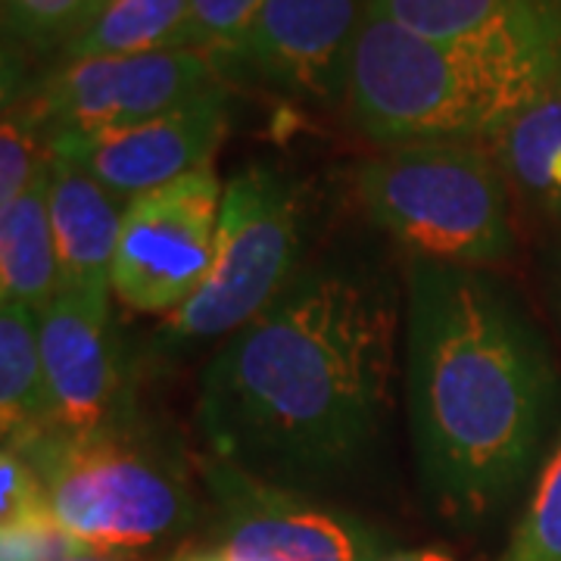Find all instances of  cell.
Segmentation results:
<instances>
[{
  "label": "cell",
  "mask_w": 561,
  "mask_h": 561,
  "mask_svg": "<svg viewBox=\"0 0 561 561\" xmlns=\"http://www.w3.org/2000/svg\"><path fill=\"white\" fill-rule=\"evenodd\" d=\"M400 300L353 262H321L206 362L197 421L209 456L278 486L341 481L393 405Z\"/></svg>",
  "instance_id": "obj_1"
},
{
  "label": "cell",
  "mask_w": 561,
  "mask_h": 561,
  "mask_svg": "<svg viewBox=\"0 0 561 561\" xmlns=\"http://www.w3.org/2000/svg\"><path fill=\"white\" fill-rule=\"evenodd\" d=\"M556 375L534 324L483 268L412 260L405 405L431 505L459 522L500 508L537 459Z\"/></svg>",
  "instance_id": "obj_2"
},
{
  "label": "cell",
  "mask_w": 561,
  "mask_h": 561,
  "mask_svg": "<svg viewBox=\"0 0 561 561\" xmlns=\"http://www.w3.org/2000/svg\"><path fill=\"white\" fill-rule=\"evenodd\" d=\"M559 91L561 72L546 62L424 38L365 10L346 106L362 135L383 150L481 144Z\"/></svg>",
  "instance_id": "obj_3"
},
{
  "label": "cell",
  "mask_w": 561,
  "mask_h": 561,
  "mask_svg": "<svg viewBox=\"0 0 561 561\" xmlns=\"http://www.w3.org/2000/svg\"><path fill=\"white\" fill-rule=\"evenodd\" d=\"M3 446L32 465L54 522L84 552L147 559L179 549L203 518L184 461L131 424L94 437L44 431Z\"/></svg>",
  "instance_id": "obj_4"
},
{
  "label": "cell",
  "mask_w": 561,
  "mask_h": 561,
  "mask_svg": "<svg viewBox=\"0 0 561 561\" xmlns=\"http://www.w3.org/2000/svg\"><path fill=\"white\" fill-rule=\"evenodd\" d=\"M356 191L412 260L486 268L515 250L505 175L478 144L387 147L356 169Z\"/></svg>",
  "instance_id": "obj_5"
},
{
  "label": "cell",
  "mask_w": 561,
  "mask_h": 561,
  "mask_svg": "<svg viewBox=\"0 0 561 561\" xmlns=\"http://www.w3.org/2000/svg\"><path fill=\"white\" fill-rule=\"evenodd\" d=\"M302 197L272 165H247L225 184L216 260L203 287L169 316L175 343L228 341L300 275Z\"/></svg>",
  "instance_id": "obj_6"
},
{
  "label": "cell",
  "mask_w": 561,
  "mask_h": 561,
  "mask_svg": "<svg viewBox=\"0 0 561 561\" xmlns=\"http://www.w3.org/2000/svg\"><path fill=\"white\" fill-rule=\"evenodd\" d=\"M216 518L169 561H375L390 537L350 512L321 505L306 490L260 481L228 461H203Z\"/></svg>",
  "instance_id": "obj_7"
},
{
  "label": "cell",
  "mask_w": 561,
  "mask_h": 561,
  "mask_svg": "<svg viewBox=\"0 0 561 561\" xmlns=\"http://www.w3.org/2000/svg\"><path fill=\"white\" fill-rule=\"evenodd\" d=\"M225 184L213 165L131 197L122 213L113 297L140 316H172L216 260Z\"/></svg>",
  "instance_id": "obj_8"
},
{
  "label": "cell",
  "mask_w": 561,
  "mask_h": 561,
  "mask_svg": "<svg viewBox=\"0 0 561 561\" xmlns=\"http://www.w3.org/2000/svg\"><path fill=\"white\" fill-rule=\"evenodd\" d=\"M219 66L197 50H150L60 62L32 110L47 140L62 131H110L153 119L219 84Z\"/></svg>",
  "instance_id": "obj_9"
},
{
  "label": "cell",
  "mask_w": 561,
  "mask_h": 561,
  "mask_svg": "<svg viewBox=\"0 0 561 561\" xmlns=\"http://www.w3.org/2000/svg\"><path fill=\"white\" fill-rule=\"evenodd\" d=\"M110 294L60 290L41 312L50 434L94 437L131 424L128 371Z\"/></svg>",
  "instance_id": "obj_10"
},
{
  "label": "cell",
  "mask_w": 561,
  "mask_h": 561,
  "mask_svg": "<svg viewBox=\"0 0 561 561\" xmlns=\"http://www.w3.org/2000/svg\"><path fill=\"white\" fill-rule=\"evenodd\" d=\"M365 0H265L216 66L316 103L346 101Z\"/></svg>",
  "instance_id": "obj_11"
},
{
  "label": "cell",
  "mask_w": 561,
  "mask_h": 561,
  "mask_svg": "<svg viewBox=\"0 0 561 561\" xmlns=\"http://www.w3.org/2000/svg\"><path fill=\"white\" fill-rule=\"evenodd\" d=\"M228 131V88L213 84L175 110L110 131H62L50 138V157L79 165L94 181L131 201L162 184L213 165Z\"/></svg>",
  "instance_id": "obj_12"
},
{
  "label": "cell",
  "mask_w": 561,
  "mask_h": 561,
  "mask_svg": "<svg viewBox=\"0 0 561 561\" xmlns=\"http://www.w3.org/2000/svg\"><path fill=\"white\" fill-rule=\"evenodd\" d=\"M365 10L424 38L471 44L561 72V0H365Z\"/></svg>",
  "instance_id": "obj_13"
},
{
  "label": "cell",
  "mask_w": 561,
  "mask_h": 561,
  "mask_svg": "<svg viewBox=\"0 0 561 561\" xmlns=\"http://www.w3.org/2000/svg\"><path fill=\"white\" fill-rule=\"evenodd\" d=\"M125 201L72 162L50 157V225L60 262V290L110 294Z\"/></svg>",
  "instance_id": "obj_14"
},
{
  "label": "cell",
  "mask_w": 561,
  "mask_h": 561,
  "mask_svg": "<svg viewBox=\"0 0 561 561\" xmlns=\"http://www.w3.org/2000/svg\"><path fill=\"white\" fill-rule=\"evenodd\" d=\"M60 294L50 225V165L16 201L0 206V300L44 312Z\"/></svg>",
  "instance_id": "obj_15"
},
{
  "label": "cell",
  "mask_w": 561,
  "mask_h": 561,
  "mask_svg": "<svg viewBox=\"0 0 561 561\" xmlns=\"http://www.w3.org/2000/svg\"><path fill=\"white\" fill-rule=\"evenodd\" d=\"M0 427L3 443H25L50 431L41 316L10 300H0Z\"/></svg>",
  "instance_id": "obj_16"
},
{
  "label": "cell",
  "mask_w": 561,
  "mask_h": 561,
  "mask_svg": "<svg viewBox=\"0 0 561 561\" xmlns=\"http://www.w3.org/2000/svg\"><path fill=\"white\" fill-rule=\"evenodd\" d=\"M493 144V160L530 206L561 219V91L530 106Z\"/></svg>",
  "instance_id": "obj_17"
},
{
  "label": "cell",
  "mask_w": 561,
  "mask_h": 561,
  "mask_svg": "<svg viewBox=\"0 0 561 561\" xmlns=\"http://www.w3.org/2000/svg\"><path fill=\"white\" fill-rule=\"evenodd\" d=\"M191 0H110L94 22L60 50V62L125 57L184 47Z\"/></svg>",
  "instance_id": "obj_18"
},
{
  "label": "cell",
  "mask_w": 561,
  "mask_h": 561,
  "mask_svg": "<svg viewBox=\"0 0 561 561\" xmlns=\"http://www.w3.org/2000/svg\"><path fill=\"white\" fill-rule=\"evenodd\" d=\"M502 561H561V440L542 461L537 486Z\"/></svg>",
  "instance_id": "obj_19"
},
{
  "label": "cell",
  "mask_w": 561,
  "mask_h": 561,
  "mask_svg": "<svg viewBox=\"0 0 561 561\" xmlns=\"http://www.w3.org/2000/svg\"><path fill=\"white\" fill-rule=\"evenodd\" d=\"M50 165V140L32 106L10 103L0 122V206L16 201Z\"/></svg>",
  "instance_id": "obj_20"
},
{
  "label": "cell",
  "mask_w": 561,
  "mask_h": 561,
  "mask_svg": "<svg viewBox=\"0 0 561 561\" xmlns=\"http://www.w3.org/2000/svg\"><path fill=\"white\" fill-rule=\"evenodd\" d=\"M94 16V0H3V28L35 50H62Z\"/></svg>",
  "instance_id": "obj_21"
},
{
  "label": "cell",
  "mask_w": 561,
  "mask_h": 561,
  "mask_svg": "<svg viewBox=\"0 0 561 561\" xmlns=\"http://www.w3.org/2000/svg\"><path fill=\"white\" fill-rule=\"evenodd\" d=\"M265 0H191V22L184 32V50L206 54L219 62Z\"/></svg>",
  "instance_id": "obj_22"
},
{
  "label": "cell",
  "mask_w": 561,
  "mask_h": 561,
  "mask_svg": "<svg viewBox=\"0 0 561 561\" xmlns=\"http://www.w3.org/2000/svg\"><path fill=\"white\" fill-rule=\"evenodd\" d=\"M84 552L62 534L50 512L13 524H0V561H66Z\"/></svg>",
  "instance_id": "obj_23"
},
{
  "label": "cell",
  "mask_w": 561,
  "mask_h": 561,
  "mask_svg": "<svg viewBox=\"0 0 561 561\" xmlns=\"http://www.w3.org/2000/svg\"><path fill=\"white\" fill-rule=\"evenodd\" d=\"M41 512H50L44 500V486L32 465L13 446H3L0 456V524L22 522Z\"/></svg>",
  "instance_id": "obj_24"
},
{
  "label": "cell",
  "mask_w": 561,
  "mask_h": 561,
  "mask_svg": "<svg viewBox=\"0 0 561 561\" xmlns=\"http://www.w3.org/2000/svg\"><path fill=\"white\" fill-rule=\"evenodd\" d=\"M375 561H459L443 546H424V549H402V552H387Z\"/></svg>",
  "instance_id": "obj_25"
},
{
  "label": "cell",
  "mask_w": 561,
  "mask_h": 561,
  "mask_svg": "<svg viewBox=\"0 0 561 561\" xmlns=\"http://www.w3.org/2000/svg\"><path fill=\"white\" fill-rule=\"evenodd\" d=\"M66 561H147L140 559V556H106V552H79V556H72V559Z\"/></svg>",
  "instance_id": "obj_26"
},
{
  "label": "cell",
  "mask_w": 561,
  "mask_h": 561,
  "mask_svg": "<svg viewBox=\"0 0 561 561\" xmlns=\"http://www.w3.org/2000/svg\"><path fill=\"white\" fill-rule=\"evenodd\" d=\"M106 3H110V0H94V16L101 13V10H103V7H106ZM94 16H91V22H94ZM91 22H88V25H91Z\"/></svg>",
  "instance_id": "obj_27"
}]
</instances>
